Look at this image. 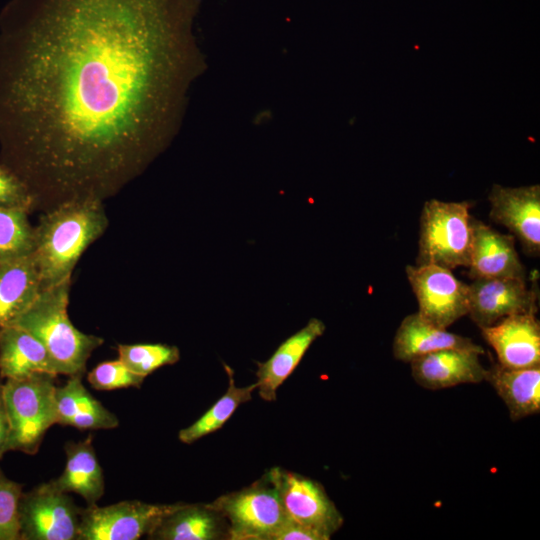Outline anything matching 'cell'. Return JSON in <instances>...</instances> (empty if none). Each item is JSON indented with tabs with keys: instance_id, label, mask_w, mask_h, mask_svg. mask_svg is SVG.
<instances>
[{
	"instance_id": "obj_1",
	"label": "cell",
	"mask_w": 540,
	"mask_h": 540,
	"mask_svg": "<svg viewBox=\"0 0 540 540\" xmlns=\"http://www.w3.org/2000/svg\"><path fill=\"white\" fill-rule=\"evenodd\" d=\"M181 0H14L0 20L2 164L34 207L103 201L160 150L186 79Z\"/></svg>"
},
{
	"instance_id": "obj_2",
	"label": "cell",
	"mask_w": 540,
	"mask_h": 540,
	"mask_svg": "<svg viewBox=\"0 0 540 540\" xmlns=\"http://www.w3.org/2000/svg\"><path fill=\"white\" fill-rule=\"evenodd\" d=\"M108 224L103 201L98 199L69 200L45 210L34 228L32 252L41 288L70 279L80 256Z\"/></svg>"
},
{
	"instance_id": "obj_3",
	"label": "cell",
	"mask_w": 540,
	"mask_h": 540,
	"mask_svg": "<svg viewBox=\"0 0 540 540\" xmlns=\"http://www.w3.org/2000/svg\"><path fill=\"white\" fill-rule=\"evenodd\" d=\"M71 278L41 289L28 309L15 321L46 348L57 375H83L86 363L104 340L78 330L67 308Z\"/></svg>"
},
{
	"instance_id": "obj_4",
	"label": "cell",
	"mask_w": 540,
	"mask_h": 540,
	"mask_svg": "<svg viewBox=\"0 0 540 540\" xmlns=\"http://www.w3.org/2000/svg\"><path fill=\"white\" fill-rule=\"evenodd\" d=\"M55 377L40 373L23 379H6L3 383L10 427L9 451L36 454L46 432L58 424Z\"/></svg>"
},
{
	"instance_id": "obj_5",
	"label": "cell",
	"mask_w": 540,
	"mask_h": 540,
	"mask_svg": "<svg viewBox=\"0 0 540 540\" xmlns=\"http://www.w3.org/2000/svg\"><path fill=\"white\" fill-rule=\"evenodd\" d=\"M471 204L427 200L419 220L416 265L434 264L449 270L468 267L472 242Z\"/></svg>"
},
{
	"instance_id": "obj_6",
	"label": "cell",
	"mask_w": 540,
	"mask_h": 540,
	"mask_svg": "<svg viewBox=\"0 0 540 540\" xmlns=\"http://www.w3.org/2000/svg\"><path fill=\"white\" fill-rule=\"evenodd\" d=\"M209 505L227 520L230 540H271L288 519L266 473L250 486L221 495Z\"/></svg>"
},
{
	"instance_id": "obj_7",
	"label": "cell",
	"mask_w": 540,
	"mask_h": 540,
	"mask_svg": "<svg viewBox=\"0 0 540 540\" xmlns=\"http://www.w3.org/2000/svg\"><path fill=\"white\" fill-rule=\"evenodd\" d=\"M82 508L50 480L28 492L18 503L20 540H77Z\"/></svg>"
},
{
	"instance_id": "obj_8",
	"label": "cell",
	"mask_w": 540,
	"mask_h": 540,
	"mask_svg": "<svg viewBox=\"0 0 540 540\" xmlns=\"http://www.w3.org/2000/svg\"><path fill=\"white\" fill-rule=\"evenodd\" d=\"M180 503L152 504L125 500L108 506L82 508L77 540H137L149 536Z\"/></svg>"
},
{
	"instance_id": "obj_9",
	"label": "cell",
	"mask_w": 540,
	"mask_h": 540,
	"mask_svg": "<svg viewBox=\"0 0 540 540\" xmlns=\"http://www.w3.org/2000/svg\"><path fill=\"white\" fill-rule=\"evenodd\" d=\"M266 474L290 520L318 532L326 540L341 528L344 518L318 481L280 467Z\"/></svg>"
},
{
	"instance_id": "obj_10",
	"label": "cell",
	"mask_w": 540,
	"mask_h": 540,
	"mask_svg": "<svg viewBox=\"0 0 540 540\" xmlns=\"http://www.w3.org/2000/svg\"><path fill=\"white\" fill-rule=\"evenodd\" d=\"M407 280L418 302V313L437 327L447 329L469 312V284L452 270L434 265H407Z\"/></svg>"
},
{
	"instance_id": "obj_11",
	"label": "cell",
	"mask_w": 540,
	"mask_h": 540,
	"mask_svg": "<svg viewBox=\"0 0 540 540\" xmlns=\"http://www.w3.org/2000/svg\"><path fill=\"white\" fill-rule=\"evenodd\" d=\"M538 287L526 278L474 279L469 284L471 320L481 329L518 313L538 311Z\"/></svg>"
},
{
	"instance_id": "obj_12",
	"label": "cell",
	"mask_w": 540,
	"mask_h": 540,
	"mask_svg": "<svg viewBox=\"0 0 540 540\" xmlns=\"http://www.w3.org/2000/svg\"><path fill=\"white\" fill-rule=\"evenodd\" d=\"M491 221L518 239L526 255L540 254V186L504 187L493 184L488 195Z\"/></svg>"
},
{
	"instance_id": "obj_13",
	"label": "cell",
	"mask_w": 540,
	"mask_h": 540,
	"mask_svg": "<svg viewBox=\"0 0 540 540\" xmlns=\"http://www.w3.org/2000/svg\"><path fill=\"white\" fill-rule=\"evenodd\" d=\"M480 330L500 365L508 368L540 366V323L536 313L510 315Z\"/></svg>"
},
{
	"instance_id": "obj_14",
	"label": "cell",
	"mask_w": 540,
	"mask_h": 540,
	"mask_svg": "<svg viewBox=\"0 0 540 540\" xmlns=\"http://www.w3.org/2000/svg\"><path fill=\"white\" fill-rule=\"evenodd\" d=\"M481 354L472 349L439 350L412 360L411 374L418 385L430 390L477 384L485 381L487 375Z\"/></svg>"
},
{
	"instance_id": "obj_15",
	"label": "cell",
	"mask_w": 540,
	"mask_h": 540,
	"mask_svg": "<svg viewBox=\"0 0 540 540\" xmlns=\"http://www.w3.org/2000/svg\"><path fill=\"white\" fill-rule=\"evenodd\" d=\"M471 279L526 278V269L515 247V238L472 218L469 257Z\"/></svg>"
},
{
	"instance_id": "obj_16",
	"label": "cell",
	"mask_w": 540,
	"mask_h": 540,
	"mask_svg": "<svg viewBox=\"0 0 540 540\" xmlns=\"http://www.w3.org/2000/svg\"><path fill=\"white\" fill-rule=\"evenodd\" d=\"M324 322L311 318L284 340L264 362H257V391L265 401H275L278 388L294 372L312 343L325 332Z\"/></svg>"
},
{
	"instance_id": "obj_17",
	"label": "cell",
	"mask_w": 540,
	"mask_h": 540,
	"mask_svg": "<svg viewBox=\"0 0 540 540\" xmlns=\"http://www.w3.org/2000/svg\"><path fill=\"white\" fill-rule=\"evenodd\" d=\"M452 348L484 353L483 348L470 338L437 327L418 312L403 318L392 342L394 358L407 363L429 353Z\"/></svg>"
},
{
	"instance_id": "obj_18",
	"label": "cell",
	"mask_w": 540,
	"mask_h": 540,
	"mask_svg": "<svg viewBox=\"0 0 540 540\" xmlns=\"http://www.w3.org/2000/svg\"><path fill=\"white\" fill-rule=\"evenodd\" d=\"M152 540L229 539V525L209 504L180 505L167 514L147 537Z\"/></svg>"
},
{
	"instance_id": "obj_19",
	"label": "cell",
	"mask_w": 540,
	"mask_h": 540,
	"mask_svg": "<svg viewBox=\"0 0 540 540\" xmlns=\"http://www.w3.org/2000/svg\"><path fill=\"white\" fill-rule=\"evenodd\" d=\"M41 289L32 254L0 261V331L15 323Z\"/></svg>"
},
{
	"instance_id": "obj_20",
	"label": "cell",
	"mask_w": 540,
	"mask_h": 540,
	"mask_svg": "<svg viewBox=\"0 0 540 540\" xmlns=\"http://www.w3.org/2000/svg\"><path fill=\"white\" fill-rule=\"evenodd\" d=\"M65 454L64 470L53 482L61 491L79 495L87 505L97 504L104 494L105 483L92 434L78 442H67Z\"/></svg>"
},
{
	"instance_id": "obj_21",
	"label": "cell",
	"mask_w": 540,
	"mask_h": 540,
	"mask_svg": "<svg viewBox=\"0 0 540 540\" xmlns=\"http://www.w3.org/2000/svg\"><path fill=\"white\" fill-rule=\"evenodd\" d=\"M46 373L57 376L43 344L25 329L11 325L0 331V377L23 379Z\"/></svg>"
},
{
	"instance_id": "obj_22",
	"label": "cell",
	"mask_w": 540,
	"mask_h": 540,
	"mask_svg": "<svg viewBox=\"0 0 540 540\" xmlns=\"http://www.w3.org/2000/svg\"><path fill=\"white\" fill-rule=\"evenodd\" d=\"M488 381L505 403L510 418L518 421L540 411V366L508 368L495 364L487 370Z\"/></svg>"
},
{
	"instance_id": "obj_23",
	"label": "cell",
	"mask_w": 540,
	"mask_h": 540,
	"mask_svg": "<svg viewBox=\"0 0 540 540\" xmlns=\"http://www.w3.org/2000/svg\"><path fill=\"white\" fill-rule=\"evenodd\" d=\"M225 370L229 381L226 392L199 419L179 431L178 438L182 443L191 444L219 430L241 404L251 400L257 383L238 387L232 369L225 365Z\"/></svg>"
},
{
	"instance_id": "obj_24",
	"label": "cell",
	"mask_w": 540,
	"mask_h": 540,
	"mask_svg": "<svg viewBox=\"0 0 540 540\" xmlns=\"http://www.w3.org/2000/svg\"><path fill=\"white\" fill-rule=\"evenodd\" d=\"M30 210L0 207V261L32 254L34 228L28 220Z\"/></svg>"
},
{
	"instance_id": "obj_25",
	"label": "cell",
	"mask_w": 540,
	"mask_h": 540,
	"mask_svg": "<svg viewBox=\"0 0 540 540\" xmlns=\"http://www.w3.org/2000/svg\"><path fill=\"white\" fill-rule=\"evenodd\" d=\"M118 359L132 372L145 378L163 366L178 362L180 350L162 343L119 344Z\"/></svg>"
},
{
	"instance_id": "obj_26",
	"label": "cell",
	"mask_w": 540,
	"mask_h": 540,
	"mask_svg": "<svg viewBox=\"0 0 540 540\" xmlns=\"http://www.w3.org/2000/svg\"><path fill=\"white\" fill-rule=\"evenodd\" d=\"M55 403L58 424L68 426L76 414L93 408L99 401L83 385L82 375H74L63 386H56Z\"/></svg>"
},
{
	"instance_id": "obj_27",
	"label": "cell",
	"mask_w": 540,
	"mask_h": 540,
	"mask_svg": "<svg viewBox=\"0 0 540 540\" xmlns=\"http://www.w3.org/2000/svg\"><path fill=\"white\" fill-rule=\"evenodd\" d=\"M144 377L132 372L121 360L105 361L94 367L87 375L90 385L101 391L140 387Z\"/></svg>"
},
{
	"instance_id": "obj_28",
	"label": "cell",
	"mask_w": 540,
	"mask_h": 540,
	"mask_svg": "<svg viewBox=\"0 0 540 540\" xmlns=\"http://www.w3.org/2000/svg\"><path fill=\"white\" fill-rule=\"evenodd\" d=\"M22 485L0 470V540H20L18 503Z\"/></svg>"
},
{
	"instance_id": "obj_29",
	"label": "cell",
	"mask_w": 540,
	"mask_h": 540,
	"mask_svg": "<svg viewBox=\"0 0 540 540\" xmlns=\"http://www.w3.org/2000/svg\"><path fill=\"white\" fill-rule=\"evenodd\" d=\"M0 207L34 208L33 197L26 184L3 164H0Z\"/></svg>"
},
{
	"instance_id": "obj_30",
	"label": "cell",
	"mask_w": 540,
	"mask_h": 540,
	"mask_svg": "<svg viewBox=\"0 0 540 540\" xmlns=\"http://www.w3.org/2000/svg\"><path fill=\"white\" fill-rule=\"evenodd\" d=\"M118 425L117 416L100 402L93 408L76 414L68 424L80 430L113 429Z\"/></svg>"
},
{
	"instance_id": "obj_31",
	"label": "cell",
	"mask_w": 540,
	"mask_h": 540,
	"mask_svg": "<svg viewBox=\"0 0 540 540\" xmlns=\"http://www.w3.org/2000/svg\"><path fill=\"white\" fill-rule=\"evenodd\" d=\"M271 540H326L318 532L300 525L289 518L273 534Z\"/></svg>"
},
{
	"instance_id": "obj_32",
	"label": "cell",
	"mask_w": 540,
	"mask_h": 540,
	"mask_svg": "<svg viewBox=\"0 0 540 540\" xmlns=\"http://www.w3.org/2000/svg\"><path fill=\"white\" fill-rule=\"evenodd\" d=\"M10 427L3 399V382L0 381V459L9 451Z\"/></svg>"
}]
</instances>
